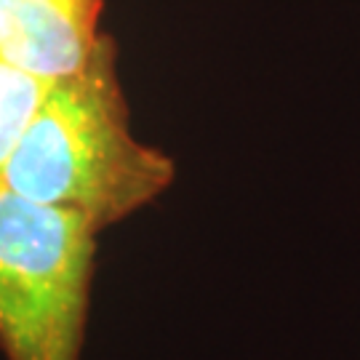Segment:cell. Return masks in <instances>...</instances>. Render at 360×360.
Segmentation results:
<instances>
[{"mask_svg": "<svg viewBox=\"0 0 360 360\" xmlns=\"http://www.w3.org/2000/svg\"><path fill=\"white\" fill-rule=\"evenodd\" d=\"M174 176V160L131 131L115 40L104 35L83 70L49 80L3 187L102 232L155 203Z\"/></svg>", "mask_w": 360, "mask_h": 360, "instance_id": "6da1fadb", "label": "cell"}, {"mask_svg": "<svg viewBox=\"0 0 360 360\" xmlns=\"http://www.w3.org/2000/svg\"><path fill=\"white\" fill-rule=\"evenodd\" d=\"M99 232L67 208L0 187V352L80 360Z\"/></svg>", "mask_w": 360, "mask_h": 360, "instance_id": "7a4b0ae2", "label": "cell"}, {"mask_svg": "<svg viewBox=\"0 0 360 360\" xmlns=\"http://www.w3.org/2000/svg\"><path fill=\"white\" fill-rule=\"evenodd\" d=\"M49 80L0 59V187L3 174L46 94Z\"/></svg>", "mask_w": 360, "mask_h": 360, "instance_id": "277c9868", "label": "cell"}, {"mask_svg": "<svg viewBox=\"0 0 360 360\" xmlns=\"http://www.w3.org/2000/svg\"><path fill=\"white\" fill-rule=\"evenodd\" d=\"M102 0H0V59L43 80L72 75L102 43Z\"/></svg>", "mask_w": 360, "mask_h": 360, "instance_id": "3957f363", "label": "cell"}]
</instances>
